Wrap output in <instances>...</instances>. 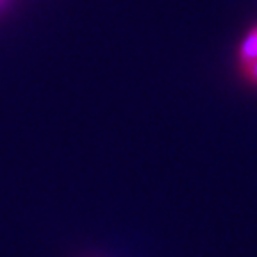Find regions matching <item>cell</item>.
I'll return each mask as SVG.
<instances>
[{
    "mask_svg": "<svg viewBox=\"0 0 257 257\" xmlns=\"http://www.w3.org/2000/svg\"><path fill=\"white\" fill-rule=\"evenodd\" d=\"M237 70H239L241 77H243L246 84L252 86V88H257V59L245 64V66H239Z\"/></svg>",
    "mask_w": 257,
    "mask_h": 257,
    "instance_id": "7a4b0ae2",
    "label": "cell"
},
{
    "mask_svg": "<svg viewBox=\"0 0 257 257\" xmlns=\"http://www.w3.org/2000/svg\"><path fill=\"white\" fill-rule=\"evenodd\" d=\"M257 59V24L252 25L248 31L243 34L239 45H237L236 50V61H237V68L239 66H245V64L252 63Z\"/></svg>",
    "mask_w": 257,
    "mask_h": 257,
    "instance_id": "6da1fadb",
    "label": "cell"
}]
</instances>
